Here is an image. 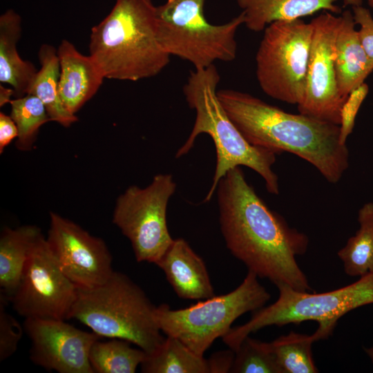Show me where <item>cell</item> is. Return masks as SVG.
Segmentation results:
<instances>
[{"label": "cell", "instance_id": "6da1fadb", "mask_svg": "<svg viewBox=\"0 0 373 373\" xmlns=\"http://www.w3.org/2000/svg\"><path fill=\"white\" fill-rule=\"evenodd\" d=\"M216 190L220 229L231 254L276 287L312 291L296 261L307 249L308 237L267 207L240 166L230 169Z\"/></svg>", "mask_w": 373, "mask_h": 373}, {"label": "cell", "instance_id": "7a4b0ae2", "mask_svg": "<svg viewBox=\"0 0 373 373\" xmlns=\"http://www.w3.org/2000/svg\"><path fill=\"white\" fill-rule=\"evenodd\" d=\"M218 99L230 119L251 145L278 154L287 151L309 162L330 183L349 167L350 153L340 142L339 125L293 114L249 93L220 89Z\"/></svg>", "mask_w": 373, "mask_h": 373}, {"label": "cell", "instance_id": "3957f363", "mask_svg": "<svg viewBox=\"0 0 373 373\" xmlns=\"http://www.w3.org/2000/svg\"><path fill=\"white\" fill-rule=\"evenodd\" d=\"M157 29V6L151 0H115L91 29L90 56L105 78L136 82L154 77L171 59Z\"/></svg>", "mask_w": 373, "mask_h": 373}, {"label": "cell", "instance_id": "277c9868", "mask_svg": "<svg viewBox=\"0 0 373 373\" xmlns=\"http://www.w3.org/2000/svg\"><path fill=\"white\" fill-rule=\"evenodd\" d=\"M220 81V76L214 64L190 72L183 93L188 105L195 112V119L191 133L178 150L175 157L187 154L202 133L207 134L213 140L216 166L204 202L211 200L221 178L230 169L240 166L255 171L264 180L267 191L278 194V179L272 169L278 153L251 145L246 140L218 99L217 87Z\"/></svg>", "mask_w": 373, "mask_h": 373}, {"label": "cell", "instance_id": "5b68a950", "mask_svg": "<svg viewBox=\"0 0 373 373\" xmlns=\"http://www.w3.org/2000/svg\"><path fill=\"white\" fill-rule=\"evenodd\" d=\"M155 309L140 286L126 274L113 271L99 286L78 288L69 318L77 319L100 337L127 341L151 354L165 338L155 319Z\"/></svg>", "mask_w": 373, "mask_h": 373}, {"label": "cell", "instance_id": "8992f818", "mask_svg": "<svg viewBox=\"0 0 373 373\" xmlns=\"http://www.w3.org/2000/svg\"><path fill=\"white\" fill-rule=\"evenodd\" d=\"M276 302L254 312L244 325L231 327L222 336L224 343L236 352L243 340L258 330L271 325L314 321L318 329L329 337L340 318L359 307L373 304V274H367L356 282L323 293L300 291L287 285L277 287Z\"/></svg>", "mask_w": 373, "mask_h": 373}, {"label": "cell", "instance_id": "52a82bcc", "mask_svg": "<svg viewBox=\"0 0 373 373\" xmlns=\"http://www.w3.org/2000/svg\"><path fill=\"white\" fill-rule=\"evenodd\" d=\"M205 0H166L157 6V39L171 57L191 63L195 69L231 61L237 55L236 39L245 15L222 24L209 23L204 17Z\"/></svg>", "mask_w": 373, "mask_h": 373}, {"label": "cell", "instance_id": "ba28073f", "mask_svg": "<svg viewBox=\"0 0 373 373\" xmlns=\"http://www.w3.org/2000/svg\"><path fill=\"white\" fill-rule=\"evenodd\" d=\"M251 271L233 291L213 296L188 307L172 309L166 304L156 307L155 316L160 330L182 341L203 356L214 341L224 336L238 317L262 308L271 295Z\"/></svg>", "mask_w": 373, "mask_h": 373}, {"label": "cell", "instance_id": "9c48e42d", "mask_svg": "<svg viewBox=\"0 0 373 373\" xmlns=\"http://www.w3.org/2000/svg\"><path fill=\"white\" fill-rule=\"evenodd\" d=\"M256 55V74L262 91L291 104L303 100L313 26L302 19L271 23L263 30Z\"/></svg>", "mask_w": 373, "mask_h": 373}, {"label": "cell", "instance_id": "30bf717a", "mask_svg": "<svg viewBox=\"0 0 373 373\" xmlns=\"http://www.w3.org/2000/svg\"><path fill=\"white\" fill-rule=\"evenodd\" d=\"M175 189L171 174H157L146 187L130 186L118 197L113 222L130 240L137 262L155 264L173 242L166 210Z\"/></svg>", "mask_w": 373, "mask_h": 373}, {"label": "cell", "instance_id": "8fae6325", "mask_svg": "<svg viewBox=\"0 0 373 373\" xmlns=\"http://www.w3.org/2000/svg\"><path fill=\"white\" fill-rule=\"evenodd\" d=\"M78 287L58 266L42 235L32 247L18 285L8 298L24 318L69 319Z\"/></svg>", "mask_w": 373, "mask_h": 373}, {"label": "cell", "instance_id": "7c38bea8", "mask_svg": "<svg viewBox=\"0 0 373 373\" xmlns=\"http://www.w3.org/2000/svg\"><path fill=\"white\" fill-rule=\"evenodd\" d=\"M341 16L323 11L311 23L313 34L307 63L305 93L297 105L298 112L337 125L347 99L338 89L335 66V42Z\"/></svg>", "mask_w": 373, "mask_h": 373}, {"label": "cell", "instance_id": "4fadbf2b", "mask_svg": "<svg viewBox=\"0 0 373 373\" xmlns=\"http://www.w3.org/2000/svg\"><path fill=\"white\" fill-rule=\"evenodd\" d=\"M46 240L63 273L78 287L91 289L113 272L112 256L99 238L75 222L51 212Z\"/></svg>", "mask_w": 373, "mask_h": 373}, {"label": "cell", "instance_id": "5bb4252c", "mask_svg": "<svg viewBox=\"0 0 373 373\" xmlns=\"http://www.w3.org/2000/svg\"><path fill=\"white\" fill-rule=\"evenodd\" d=\"M23 326L31 341L30 358L35 365L59 373H94L89 353L100 336L93 332L58 319L25 318Z\"/></svg>", "mask_w": 373, "mask_h": 373}, {"label": "cell", "instance_id": "9a60e30c", "mask_svg": "<svg viewBox=\"0 0 373 373\" xmlns=\"http://www.w3.org/2000/svg\"><path fill=\"white\" fill-rule=\"evenodd\" d=\"M57 51L59 96L66 109L75 115L97 92L105 77L93 58L81 54L70 41L64 39Z\"/></svg>", "mask_w": 373, "mask_h": 373}, {"label": "cell", "instance_id": "2e32d148", "mask_svg": "<svg viewBox=\"0 0 373 373\" xmlns=\"http://www.w3.org/2000/svg\"><path fill=\"white\" fill-rule=\"evenodd\" d=\"M155 265L180 298L205 300L216 296L204 260L183 238L174 239Z\"/></svg>", "mask_w": 373, "mask_h": 373}, {"label": "cell", "instance_id": "e0dca14e", "mask_svg": "<svg viewBox=\"0 0 373 373\" xmlns=\"http://www.w3.org/2000/svg\"><path fill=\"white\" fill-rule=\"evenodd\" d=\"M339 0H236L245 15L244 25L251 31L261 32L275 21L302 19L318 11L342 12ZM344 6L363 5V0H342Z\"/></svg>", "mask_w": 373, "mask_h": 373}, {"label": "cell", "instance_id": "ac0fdd59", "mask_svg": "<svg viewBox=\"0 0 373 373\" xmlns=\"http://www.w3.org/2000/svg\"><path fill=\"white\" fill-rule=\"evenodd\" d=\"M341 21L335 42L334 66L341 95L347 99L350 92L365 82L373 71L359 39L352 12L341 13Z\"/></svg>", "mask_w": 373, "mask_h": 373}, {"label": "cell", "instance_id": "d6986e66", "mask_svg": "<svg viewBox=\"0 0 373 373\" xmlns=\"http://www.w3.org/2000/svg\"><path fill=\"white\" fill-rule=\"evenodd\" d=\"M21 33V19L14 10H7L0 17V82L12 86L15 98L27 94L37 73L34 65L23 60L17 44Z\"/></svg>", "mask_w": 373, "mask_h": 373}, {"label": "cell", "instance_id": "ffe728a7", "mask_svg": "<svg viewBox=\"0 0 373 373\" xmlns=\"http://www.w3.org/2000/svg\"><path fill=\"white\" fill-rule=\"evenodd\" d=\"M42 235L35 225H23L14 229L4 227L1 231L0 287L8 298L15 292L30 253Z\"/></svg>", "mask_w": 373, "mask_h": 373}, {"label": "cell", "instance_id": "44dd1931", "mask_svg": "<svg viewBox=\"0 0 373 373\" xmlns=\"http://www.w3.org/2000/svg\"><path fill=\"white\" fill-rule=\"evenodd\" d=\"M38 55L41 68L35 74L27 94L35 95L43 102L50 121L68 127L78 118L66 109L59 96L60 64L57 51L54 46L43 44Z\"/></svg>", "mask_w": 373, "mask_h": 373}, {"label": "cell", "instance_id": "7402d4cb", "mask_svg": "<svg viewBox=\"0 0 373 373\" xmlns=\"http://www.w3.org/2000/svg\"><path fill=\"white\" fill-rule=\"evenodd\" d=\"M144 373H211L208 359L192 352L177 338L167 336L140 365Z\"/></svg>", "mask_w": 373, "mask_h": 373}, {"label": "cell", "instance_id": "603a6c76", "mask_svg": "<svg viewBox=\"0 0 373 373\" xmlns=\"http://www.w3.org/2000/svg\"><path fill=\"white\" fill-rule=\"evenodd\" d=\"M359 227L338 251L349 276L373 274V202L365 203L358 210Z\"/></svg>", "mask_w": 373, "mask_h": 373}, {"label": "cell", "instance_id": "cb8c5ba5", "mask_svg": "<svg viewBox=\"0 0 373 373\" xmlns=\"http://www.w3.org/2000/svg\"><path fill=\"white\" fill-rule=\"evenodd\" d=\"M318 330L311 334H302L291 331L269 342L283 373H316L312 352L314 342L325 339Z\"/></svg>", "mask_w": 373, "mask_h": 373}, {"label": "cell", "instance_id": "d4e9b609", "mask_svg": "<svg viewBox=\"0 0 373 373\" xmlns=\"http://www.w3.org/2000/svg\"><path fill=\"white\" fill-rule=\"evenodd\" d=\"M130 343L119 338L105 342L97 340L89 353V361L94 372H135L147 354L140 348L131 347Z\"/></svg>", "mask_w": 373, "mask_h": 373}, {"label": "cell", "instance_id": "484cf974", "mask_svg": "<svg viewBox=\"0 0 373 373\" xmlns=\"http://www.w3.org/2000/svg\"><path fill=\"white\" fill-rule=\"evenodd\" d=\"M10 117L18 129L17 148L30 150L35 142L39 128L50 121L43 102L35 95L27 94L11 99Z\"/></svg>", "mask_w": 373, "mask_h": 373}, {"label": "cell", "instance_id": "4316f807", "mask_svg": "<svg viewBox=\"0 0 373 373\" xmlns=\"http://www.w3.org/2000/svg\"><path fill=\"white\" fill-rule=\"evenodd\" d=\"M230 372L283 373L269 343L246 337L238 349Z\"/></svg>", "mask_w": 373, "mask_h": 373}, {"label": "cell", "instance_id": "83f0119b", "mask_svg": "<svg viewBox=\"0 0 373 373\" xmlns=\"http://www.w3.org/2000/svg\"><path fill=\"white\" fill-rule=\"evenodd\" d=\"M8 298L0 294V361H5L16 352L24 332L17 319L8 313L6 306Z\"/></svg>", "mask_w": 373, "mask_h": 373}, {"label": "cell", "instance_id": "f1b7e54d", "mask_svg": "<svg viewBox=\"0 0 373 373\" xmlns=\"http://www.w3.org/2000/svg\"><path fill=\"white\" fill-rule=\"evenodd\" d=\"M368 92V85L363 83L350 92L342 106L339 138L343 144H346L349 135L353 131L356 117Z\"/></svg>", "mask_w": 373, "mask_h": 373}, {"label": "cell", "instance_id": "f546056e", "mask_svg": "<svg viewBox=\"0 0 373 373\" xmlns=\"http://www.w3.org/2000/svg\"><path fill=\"white\" fill-rule=\"evenodd\" d=\"M352 9L355 23L359 26V39L368 58L373 63V17L363 5L352 7Z\"/></svg>", "mask_w": 373, "mask_h": 373}, {"label": "cell", "instance_id": "4dcf8cb0", "mask_svg": "<svg viewBox=\"0 0 373 373\" xmlns=\"http://www.w3.org/2000/svg\"><path fill=\"white\" fill-rule=\"evenodd\" d=\"M234 357L235 352L231 349L213 354L208 359L211 373L230 372Z\"/></svg>", "mask_w": 373, "mask_h": 373}, {"label": "cell", "instance_id": "1f68e13d", "mask_svg": "<svg viewBox=\"0 0 373 373\" xmlns=\"http://www.w3.org/2000/svg\"><path fill=\"white\" fill-rule=\"evenodd\" d=\"M18 136L17 126L10 116L0 113V153Z\"/></svg>", "mask_w": 373, "mask_h": 373}, {"label": "cell", "instance_id": "d6a6232c", "mask_svg": "<svg viewBox=\"0 0 373 373\" xmlns=\"http://www.w3.org/2000/svg\"><path fill=\"white\" fill-rule=\"evenodd\" d=\"M14 95V90L11 88H8L3 86H0V106H2L7 103H9L10 97Z\"/></svg>", "mask_w": 373, "mask_h": 373}, {"label": "cell", "instance_id": "836d02e7", "mask_svg": "<svg viewBox=\"0 0 373 373\" xmlns=\"http://www.w3.org/2000/svg\"><path fill=\"white\" fill-rule=\"evenodd\" d=\"M365 353L373 363V347L365 348Z\"/></svg>", "mask_w": 373, "mask_h": 373}, {"label": "cell", "instance_id": "e575fe53", "mask_svg": "<svg viewBox=\"0 0 373 373\" xmlns=\"http://www.w3.org/2000/svg\"><path fill=\"white\" fill-rule=\"evenodd\" d=\"M367 3L370 7L373 8V0H367Z\"/></svg>", "mask_w": 373, "mask_h": 373}]
</instances>
